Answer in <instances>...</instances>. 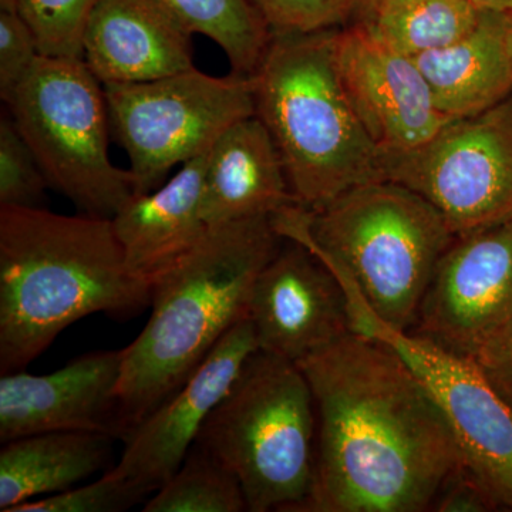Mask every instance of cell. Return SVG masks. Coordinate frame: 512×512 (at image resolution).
<instances>
[{
    "mask_svg": "<svg viewBox=\"0 0 512 512\" xmlns=\"http://www.w3.org/2000/svg\"><path fill=\"white\" fill-rule=\"evenodd\" d=\"M298 366L316 413L315 477L299 512L431 510L466 463L413 370L353 332Z\"/></svg>",
    "mask_w": 512,
    "mask_h": 512,
    "instance_id": "obj_1",
    "label": "cell"
},
{
    "mask_svg": "<svg viewBox=\"0 0 512 512\" xmlns=\"http://www.w3.org/2000/svg\"><path fill=\"white\" fill-rule=\"evenodd\" d=\"M153 286L131 274L109 218L0 207V373L25 370L64 329L128 319Z\"/></svg>",
    "mask_w": 512,
    "mask_h": 512,
    "instance_id": "obj_2",
    "label": "cell"
},
{
    "mask_svg": "<svg viewBox=\"0 0 512 512\" xmlns=\"http://www.w3.org/2000/svg\"><path fill=\"white\" fill-rule=\"evenodd\" d=\"M282 242L271 217L214 225L153 285L150 318L123 349L117 386L123 441L247 318L256 276Z\"/></svg>",
    "mask_w": 512,
    "mask_h": 512,
    "instance_id": "obj_3",
    "label": "cell"
},
{
    "mask_svg": "<svg viewBox=\"0 0 512 512\" xmlns=\"http://www.w3.org/2000/svg\"><path fill=\"white\" fill-rule=\"evenodd\" d=\"M272 218L282 238L302 242L362 296L384 325L410 332L441 256L456 235L419 194L373 181L308 210Z\"/></svg>",
    "mask_w": 512,
    "mask_h": 512,
    "instance_id": "obj_4",
    "label": "cell"
},
{
    "mask_svg": "<svg viewBox=\"0 0 512 512\" xmlns=\"http://www.w3.org/2000/svg\"><path fill=\"white\" fill-rule=\"evenodd\" d=\"M338 30L272 33L251 76L255 116L278 148L293 197L308 210L383 181L379 150L340 76Z\"/></svg>",
    "mask_w": 512,
    "mask_h": 512,
    "instance_id": "obj_5",
    "label": "cell"
},
{
    "mask_svg": "<svg viewBox=\"0 0 512 512\" xmlns=\"http://www.w3.org/2000/svg\"><path fill=\"white\" fill-rule=\"evenodd\" d=\"M316 413L301 367L258 349L195 446L238 478L249 512L299 511L315 477Z\"/></svg>",
    "mask_w": 512,
    "mask_h": 512,
    "instance_id": "obj_6",
    "label": "cell"
},
{
    "mask_svg": "<svg viewBox=\"0 0 512 512\" xmlns=\"http://www.w3.org/2000/svg\"><path fill=\"white\" fill-rule=\"evenodd\" d=\"M5 104L49 187L80 214L111 220L136 195V177L111 161L104 86L82 59L40 56Z\"/></svg>",
    "mask_w": 512,
    "mask_h": 512,
    "instance_id": "obj_7",
    "label": "cell"
},
{
    "mask_svg": "<svg viewBox=\"0 0 512 512\" xmlns=\"http://www.w3.org/2000/svg\"><path fill=\"white\" fill-rule=\"evenodd\" d=\"M104 94L136 194L156 190L175 165L204 156L228 127L255 114L251 76L215 77L195 67L150 82L104 84Z\"/></svg>",
    "mask_w": 512,
    "mask_h": 512,
    "instance_id": "obj_8",
    "label": "cell"
},
{
    "mask_svg": "<svg viewBox=\"0 0 512 512\" xmlns=\"http://www.w3.org/2000/svg\"><path fill=\"white\" fill-rule=\"evenodd\" d=\"M383 181L429 201L456 237L512 218V94L493 109L451 120L429 143L380 156Z\"/></svg>",
    "mask_w": 512,
    "mask_h": 512,
    "instance_id": "obj_9",
    "label": "cell"
},
{
    "mask_svg": "<svg viewBox=\"0 0 512 512\" xmlns=\"http://www.w3.org/2000/svg\"><path fill=\"white\" fill-rule=\"evenodd\" d=\"M350 330L393 350L413 370L443 410L467 470L498 508L512 510V410L473 360L384 325L367 305L350 312Z\"/></svg>",
    "mask_w": 512,
    "mask_h": 512,
    "instance_id": "obj_10",
    "label": "cell"
},
{
    "mask_svg": "<svg viewBox=\"0 0 512 512\" xmlns=\"http://www.w3.org/2000/svg\"><path fill=\"white\" fill-rule=\"evenodd\" d=\"M512 316V218L454 238L410 332L470 357Z\"/></svg>",
    "mask_w": 512,
    "mask_h": 512,
    "instance_id": "obj_11",
    "label": "cell"
},
{
    "mask_svg": "<svg viewBox=\"0 0 512 512\" xmlns=\"http://www.w3.org/2000/svg\"><path fill=\"white\" fill-rule=\"evenodd\" d=\"M248 318L259 349L296 365L352 332L345 291L332 269L289 238L256 276Z\"/></svg>",
    "mask_w": 512,
    "mask_h": 512,
    "instance_id": "obj_12",
    "label": "cell"
},
{
    "mask_svg": "<svg viewBox=\"0 0 512 512\" xmlns=\"http://www.w3.org/2000/svg\"><path fill=\"white\" fill-rule=\"evenodd\" d=\"M340 76L380 156L410 153L450 123L413 57L384 46L362 25L336 36Z\"/></svg>",
    "mask_w": 512,
    "mask_h": 512,
    "instance_id": "obj_13",
    "label": "cell"
},
{
    "mask_svg": "<svg viewBox=\"0 0 512 512\" xmlns=\"http://www.w3.org/2000/svg\"><path fill=\"white\" fill-rule=\"evenodd\" d=\"M259 349L248 316L220 340L202 365L128 434L119 463L110 468L153 495L188 456L212 410L224 399L249 356Z\"/></svg>",
    "mask_w": 512,
    "mask_h": 512,
    "instance_id": "obj_14",
    "label": "cell"
},
{
    "mask_svg": "<svg viewBox=\"0 0 512 512\" xmlns=\"http://www.w3.org/2000/svg\"><path fill=\"white\" fill-rule=\"evenodd\" d=\"M123 349L76 357L49 375L0 377V441L55 431L101 433L123 441L117 386Z\"/></svg>",
    "mask_w": 512,
    "mask_h": 512,
    "instance_id": "obj_15",
    "label": "cell"
},
{
    "mask_svg": "<svg viewBox=\"0 0 512 512\" xmlns=\"http://www.w3.org/2000/svg\"><path fill=\"white\" fill-rule=\"evenodd\" d=\"M191 30L156 0H100L83 62L101 84L143 83L194 69Z\"/></svg>",
    "mask_w": 512,
    "mask_h": 512,
    "instance_id": "obj_16",
    "label": "cell"
},
{
    "mask_svg": "<svg viewBox=\"0 0 512 512\" xmlns=\"http://www.w3.org/2000/svg\"><path fill=\"white\" fill-rule=\"evenodd\" d=\"M207 154L181 165L156 190L133 195L111 218L127 268L148 285L168 274L210 229L202 217Z\"/></svg>",
    "mask_w": 512,
    "mask_h": 512,
    "instance_id": "obj_17",
    "label": "cell"
},
{
    "mask_svg": "<svg viewBox=\"0 0 512 512\" xmlns=\"http://www.w3.org/2000/svg\"><path fill=\"white\" fill-rule=\"evenodd\" d=\"M296 204L278 148L255 114L218 137L207 154L202 191V217L210 227L274 217Z\"/></svg>",
    "mask_w": 512,
    "mask_h": 512,
    "instance_id": "obj_18",
    "label": "cell"
},
{
    "mask_svg": "<svg viewBox=\"0 0 512 512\" xmlns=\"http://www.w3.org/2000/svg\"><path fill=\"white\" fill-rule=\"evenodd\" d=\"M413 59L447 119L493 109L512 94V15L484 9L466 36Z\"/></svg>",
    "mask_w": 512,
    "mask_h": 512,
    "instance_id": "obj_19",
    "label": "cell"
},
{
    "mask_svg": "<svg viewBox=\"0 0 512 512\" xmlns=\"http://www.w3.org/2000/svg\"><path fill=\"white\" fill-rule=\"evenodd\" d=\"M107 434L55 431L3 443L0 450V511L70 490L114 467Z\"/></svg>",
    "mask_w": 512,
    "mask_h": 512,
    "instance_id": "obj_20",
    "label": "cell"
},
{
    "mask_svg": "<svg viewBox=\"0 0 512 512\" xmlns=\"http://www.w3.org/2000/svg\"><path fill=\"white\" fill-rule=\"evenodd\" d=\"M483 10L471 0H382L365 28L384 46L414 57L466 36Z\"/></svg>",
    "mask_w": 512,
    "mask_h": 512,
    "instance_id": "obj_21",
    "label": "cell"
},
{
    "mask_svg": "<svg viewBox=\"0 0 512 512\" xmlns=\"http://www.w3.org/2000/svg\"><path fill=\"white\" fill-rule=\"evenodd\" d=\"M192 33L208 37L227 56L231 72L252 76L272 33L248 0H156Z\"/></svg>",
    "mask_w": 512,
    "mask_h": 512,
    "instance_id": "obj_22",
    "label": "cell"
},
{
    "mask_svg": "<svg viewBox=\"0 0 512 512\" xmlns=\"http://www.w3.org/2000/svg\"><path fill=\"white\" fill-rule=\"evenodd\" d=\"M143 507L144 512L248 511L235 474L195 444L174 476Z\"/></svg>",
    "mask_w": 512,
    "mask_h": 512,
    "instance_id": "obj_23",
    "label": "cell"
},
{
    "mask_svg": "<svg viewBox=\"0 0 512 512\" xmlns=\"http://www.w3.org/2000/svg\"><path fill=\"white\" fill-rule=\"evenodd\" d=\"M100 0H19L18 13L37 40L40 55L83 60V37Z\"/></svg>",
    "mask_w": 512,
    "mask_h": 512,
    "instance_id": "obj_24",
    "label": "cell"
},
{
    "mask_svg": "<svg viewBox=\"0 0 512 512\" xmlns=\"http://www.w3.org/2000/svg\"><path fill=\"white\" fill-rule=\"evenodd\" d=\"M49 187L8 110L0 117V207L43 208Z\"/></svg>",
    "mask_w": 512,
    "mask_h": 512,
    "instance_id": "obj_25",
    "label": "cell"
},
{
    "mask_svg": "<svg viewBox=\"0 0 512 512\" xmlns=\"http://www.w3.org/2000/svg\"><path fill=\"white\" fill-rule=\"evenodd\" d=\"M150 497L143 488L107 470L92 484L28 501L12 512H123L146 504Z\"/></svg>",
    "mask_w": 512,
    "mask_h": 512,
    "instance_id": "obj_26",
    "label": "cell"
},
{
    "mask_svg": "<svg viewBox=\"0 0 512 512\" xmlns=\"http://www.w3.org/2000/svg\"><path fill=\"white\" fill-rule=\"evenodd\" d=\"M271 33H312L349 25L352 0H248Z\"/></svg>",
    "mask_w": 512,
    "mask_h": 512,
    "instance_id": "obj_27",
    "label": "cell"
},
{
    "mask_svg": "<svg viewBox=\"0 0 512 512\" xmlns=\"http://www.w3.org/2000/svg\"><path fill=\"white\" fill-rule=\"evenodd\" d=\"M40 55L37 40L18 12L0 10V97L10 99Z\"/></svg>",
    "mask_w": 512,
    "mask_h": 512,
    "instance_id": "obj_28",
    "label": "cell"
},
{
    "mask_svg": "<svg viewBox=\"0 0 512 512\" xmlns=\"http://www.w3.org/2000/svg\"><path fill=\"white\" fill-rule=\"evenodd\" d=\"M470 359L512 410V316L480 343Z\"/></svg>",
    "mask_w": 512,
    "mask_h": 512,
    "instance_id": "obj_29",
    "label": "cell"
},
{
    "mask_svg": "<svg viewBox=\"0 0 512 512\" xmlns=\"http://www.w3.org/2000/svg\"><path fill=\"white\" fill-rule=\"evenodd\" d=\"M431 510L440 512H484L498 510L493 497L464 466L441 488Z\"/></svg>",
    "mask_w": 512,
    "mask_h": 512,
    "instance_id": "obj_30",
    "label": "cell"
},
{
    "mask_svg": "<svg viewBox=\"0 0 512 512\" xmlns=\"http://www.w3.org/2000/svg\"><path fill=\"white\" fill-rule=\"evenodd\" d=\"M382 0H352V15L349 25L366 26L375 15Z\"/></svg>",
    "mask_w": 512,
    "mask_h": 512,
    "instance_id": "obj_31",
    "label": "cell"
},
{
    "mask_svg": "<svg viewBox=\"0 0 512 512\" xmlns=\"http://www.w3.org/2000/svg\"><path fill=\"white\" fill-rule=\"evenodd\" d=\"M480 9L504 10V0H471Z\"/></svg>",
    "mask_w": 512,
    "mask_h": 512,
    "instance_id": "obj_32",
    "label": "cell"
},
{
    "mask_svg": "<svg viewBox=\"0 0 512 512\" xmlns=\"http://www.w3.org/2000/svg\"><path fill=\"white\" fill-rule=\"evenodd\" d=\"M19 0H0V10L6 12H18Z\"/></svg>",
    "mask_w": 512,
    "mask_h": 512,
    "instance_id": "obj_33",
    "label": "cell"
},
{
    "mask_svg": "<svg viewBox=\"0 0 512 512\" xmlns=\"http://www.w3.org/2000/svg\"><path fill=\"white\" fill-rule=\"evenodd\" d=\"M504 10L512 15V0H504Z\"/></svg>",
    "mask_w": 512,
    "mask_h": 512,
    "instance_id": "obj_34",
    "label": "cell"
}]
</instances>
